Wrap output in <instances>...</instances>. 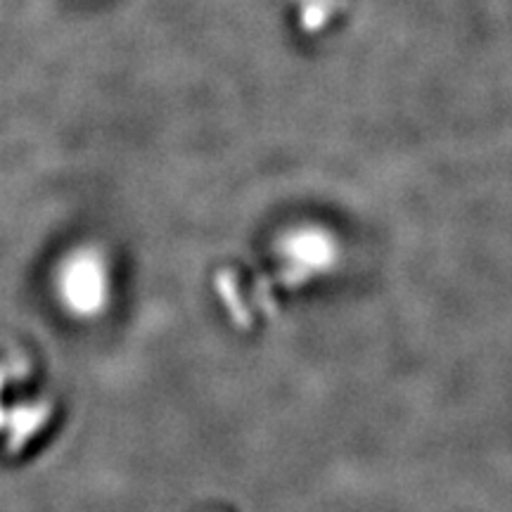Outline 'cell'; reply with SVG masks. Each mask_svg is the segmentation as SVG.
<instances>
[{
    "instance_id": "cell-1",
    "label": "cell",
    "mask_w": 512,
    "mask_h": 512,
    "mask_svg": "<svg viewBox=\"0 0 512 512\" xmlns=\"http://www.w3.org/2000/svg\"><path fill=\"white\" fill-rule=\"evenodd\" d=\"M64 406L41 358L0 337V465H27L62 430Z\"/></svg>"
},
{
    "instance_id": "cell-2",
    "label": "cell",
    "mask_w": 512,
    "mask_h": 512,
    "mask_svg": "<svg viewBox=\"0 0 512 512\" xmlns=\"http://www.w3.org/2000/svg\"><path fill=\"white\" fill-rule=\"evenodd\" d=\"M105 264L93 249H74L64 254L50 275V294L55 306L72 318L98 313L107 294Z\"/></svg>"
}]
</instances>
